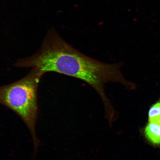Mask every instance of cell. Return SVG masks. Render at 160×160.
I'll list each match as a JSON object with an SVG mask.
<instances>
[{"mask_svg": "<svg viewBox=\"0 0 160 160\" xmlns=\"http://www.w3.org/2000/svg\"><path fill=\"white\" fill-rule=\"evenodd\" d=\"M122 62L107 63L86 55L69 44L57 35L46 39L37 53L18 60V68H31L42 74L55 72L85 82L98 94L104 108L105 117L112 119L117 114L106 95L105 85L110 83L121 84L128 89L134 87L121 71Z\"/></svg>", "mask_w": 160, "mask_h": 160, "instance_id": "1", "label": "cell"}, {"mask_svg": "<svg viewBox=\"0 0 160 160\" xmlns=\"http://www.w3.org/2000/svg\"><path fill=\"white\" fill-rule=\"evenodd\" d=\"M43 75L32 69L22 78L0 87V104L13 111L24 122L31 133L36 149L39 143L35 130L38 113L37 92Z\"/></svg>", "mask_w": 160, "mask_h": 160, "instance_id": "2", "label": "cell"}, {"mask_svg": "<svg viewBox=\"0 0 160 160\" xmlns=\"http://www.w3.org/2000/svg\"><path fill=\"white\" fill-rule=\"evenodd\" d=\"M144 133L150 142L155 145H160V122H149Z\"/></svg>", "mask_w": 160, "mask_h": 160, "instance_id": "3", "label": "cell"}, {"mask_svg": "<svg viewBox=\"0 0 160 160\" xmlns=\"http://www.w3.org/2000/svg\"><path fill=\"white\" fill-rule=\"evenodd\" d=\"M149 122H160V101L152 106L148 112Z\"/></svg>", "mask_w": 160, "mask_h": 160, "instance_id": "4", "label": "cell"}]
</instances>
